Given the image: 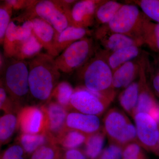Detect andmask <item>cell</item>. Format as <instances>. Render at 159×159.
Returning a JSON list of instances; mask_svg holds the SVG:
<instances>
[{"instance_id":"40","label":"cell","mask_w":159,"mask_h":159,"mask_svg":"<svg viewBox=\"0 0 159 159\" xmlns=\"http://www.w3.org/2000/svg\"><path fill=\"white\" fill-rule=\"evenodd\" d=\"M154 152L156 154L158 155L159 156V136L158 141L156 147L155 149Z\"/></svg>"},{"instance_id":"15","label":"cell","mask_w":159,"mask_h":159,"mask_svg":"<svg viewBox=\"0 0 159 159\" xmlns=\"http://www.w3.org/2000/svg\"><path fill=\"white\" fill-rule=\"evenodd\" d=\"M66 128L79 131L89 135L102 129L99 117L93 115L72 112L68 114Z\"/></svg>"},{"instance_id":"11","label":"cell","mask_w":159,"mask_h":159,"mask_svg":"<svg viewBox=\"0 0 159 159\" xmlns=\"http://www.w3.org/2000/svg\"><path fill=\"white\" fill-rule=\"evenodd\" d=\"M18 127L22 133L39 134L46 132V118L41 107L27 106L19 111Z\"/></svg>"},{"instance_id":"23","label":"cell","mask_w":159,"mask_h":159,"mask_svg":"<svg viewBox=\"0 0 159 159\" xmlns=\"http://www.w3.org/2000/svg\"><path fill=\"white\" fill-rule=\"evenodd\" d=\"M139 94V82H133L125 89L119 97L120 105L133 118L135 115Z\"/></svg>"},{"instance_id":"13","label":"cell","mask_w":159,"mask_h":159,"mask_svg":"<svg viewBox=\"0 0 159 159\" xmlns=\"http://www.w3.org/2000/svg\"><path fill=\"white\" fill-rule=\"evenodd\" d=\"M145 70V65L142 62L139 73V94L135 115L140 112L148 114L159 125V102L147 84Z\"/></svg>"},{"instance_id":"4","label":"cell","mask_w":159,"mask_h":159,"mask_svg":"<svg viewBox=\"0 0 159 159\" xmlns=\"http://www.w3.org/2000/svg\"><path fill=\"white\" fill-rule=\"evenodd\" d=\"M148 19L135 4L123 5L110 22L97 31L96 37L109 32L142 40L143 26Z\"/></svg>"},{"instance_id":"29","label":"cell","mask_w":159,"mask_h":159,"mask_svg":"<svg viewBox=\"0 0 159 159\" xmlns=\"http://www.w3.org/2000/svg\"><path fill=\"white\" fill-rule=\"evenodd\" d=\"M74 91L75 89L69 83L62 81L56 86L51 98H54L55 99L54 101L67 110L71 108V98Z\"/></svg>"},{"instance_id":"32","label":"cell","mask_w":159,"mask_h":159,"mask_svg":"<svg viewBox=\"0 0 159 159\" xmlns=\"http://www.w3.org/2000/svg\"><path fill=\"white\" fill-rule=\"evenodd\" d=\"M12 7L9 4L4 2L0 7V42L3 45L5 34L9 24L11 22L12 14Z\"/></svg>"},{"instance_id":"24","label":"cell","mask_w":159,"mask_h":159,"mask_svg":"<svg viewBox=\"0 0 159 159\" xmlns=\"http://www.w3.org/2000/svg\"><path fill=\"white\" fill-rule=\"evenodd\" d=\"M106 134L103 129L89 135L85 142V155L90 159H97L102 153L105 143Z\"/></svg>"},{"instance_id":"18","label":"cell","mask_w":159,"mask_h":159,"mask_svg":"<svg viewBox=\"0 0 159 159\" xmlns=\"http://www.w3.org/2000/svg\"><path fill=\"white\" fill-rule=\"evenodd\" d=\"M91 31L88 29L70 26L60 33L56 34L54 42V50L58 56L69 46L77 41L91 34Z\"/></svg>"},{"instance_id":"31","label":"cell","mask_w":159,"mask_h":159,"mask_svg":"<svg viewBox=\"0 0 159 159\" xmlns=\"http://www.w3.org/2000/svg\"><path fill=\"white\" fill-rule=\"evenodd\" d=\"M60 150L57 144L50 143L41 146L31 154L30 159H60Z\"/></svg>"},{"instance_id":"22","label":"cell","mask_w":159,"mask_h":159,"mask_svg":"<svg viewBox=\"0 0 159 159\" xmlns=\"http://www.w3.org/2000/svg\"><path fill=\"white\" fill-rule=\"evenodd\" d=\"M43 48L42 45L32 33L28 39L19 44L12 58L18 60H29L40 54Z\"/></svg>"},{"instance_id":"16","label":"cell","mask_w":159,"mask_h":159,"mask_svg":"<svg viewBox=\"0 0 159 159\" xmlns=\"http://www.w3.org/2000/svg\"><path fill=\"white\" fill-rule=\"evenodd\" d=\"M33 24L32 33L46 50L47 53L53 57H57L54 50V42L57 31L48 23L39 17L31 19Z\"/></svg>"},{"instance_id":"8","label":"cell","mask_w":159,"mask_h":159,"mask_svg":"<svg viewBox=\"0 0 159 159\" xmlns=\"http://www.w3.org/2000/svg\"><path fill=\"white\" fill-rule=\"evenodd\" d=\"M111 101L99 94L79 87L71 97V108L77 112L99 116L108 108Z\"/></svg>"},{"instance_id":"30","label":"cell","mask_w":159,"mask_h":159,"mask_svg":"<svg viewBox=\"0 0 159 159\" xmlns=\"http://www.w3.org/2000/svg\"><path fill=\"white\" fill-rule=\"evenodd\" d=\"M130 3L140 8L151 21L159 23V0H137Z\"/></svg>"},{"instance_id":"20","label":"cell","mask_w":159,"mask_h":159,"mask_svg":"<svg viewBox=\"0 0 159 159\" xmlns=\"http://www.w3.org/2000/svg\"><path fill=\"white\" fill-rule=\"evenodd\" d=\"M17 141L25 153L28 154H32L38 148L48 143L57 144L46 132L34 134L21 133Z\"/></svg>"},{"instance_id":"1","label":"cell","mask_w":159,"mask_h":159,"mask_svg":"<svg viewBox=\"0 0 159 159\" xmlns=\"http://www.w3.org/2000/svg\"><path fill=\"white\" fill-rule=\"evenodd\" d=\"M28 62L29 97L38 103L46 104L51 100L60 77L55 57L41 53Z\"/></svg>"},{"instance_id":"36","label":"cell","mask_w":159,"mask_h":159,"mask_svg":"<svg viewBox=\"0 0 159 159\" xmlns=\"http://www.w3.org/2000/svg\"><path fill=\"white\" fill-rule=\"evenodd\" d=\"M25 153L19 144H15L7 148L2 154L1 159H25Z\"/></svg>"},{"instance_id":"14","label":"cell","mask_w":159,"mask_h":159,"mask_svg":"<svg viewBox=\"0 0 159 159\" xmlns=\"http://www.w3.org/2000/svg\"><path fill=\"white\" fill-rule=\"evenodd\" d=\"M102 1H77L71 10V25L88 29L94 24L96 10Z\"/></svg>"},{"instance_id":"2","label":"cell","mask_w":159,"mask_h":159,"mask_svg":"<svg viewBox=\"0 0 159 159\" xmlns=\"http://www.w3.org/2000/svg\"><path fill=\"white\" fill-rule=\"evenodd\" d=\"M82 86L91 92L101 95L111 102L116 96L112 84L113 72L104 51H96L93 57L77 70Z\"/></svg>"},{"instance_id":"34","label":"cell","mask_w":159,"mask_h":159,"mask_svg":"<svg viewBox=\"0 0 159 159\" xmlns=\"http://www.w3.org/2000/svg\"><path fill=\"white\" fill-rule=\"evenodd\" d=\"M0 108L6 113H14L13 111H18L14 103L6 92L2 83L1 82L0 85Z\"/></svg>"},{"instance_id":"7","label":"cell","mask_w":159,"mask_h":159,"mask_svg":"<svg viewBox=\"0 0 159 159\" xmlns=\"http://www.w3.org/2000/svg\"><path fill=\"white\" fill-rule=\"evenodd\" d=\"M94 41L86 37L69 46L55 57V62L60 72L70 74L77 70L93 57L96 52Z\"/></svg>"},{"instance_id":"33","label":"cell","mask_w":159,"mask_h":159,"mask_svg":"<svg viewBox=\"0 0 159 159\" xmlns=\"http://www.w3.org/2000/svg\"><path fill=\"white\" fill-rule=\"evenodd\" d=\"M122 159H146L142 146L137 142H133L123 148Z\"/></svg>"},{"instance_id":"12","label":"cell","mask_w":159,"mask_h":159,"mask_svg":"<svg viewBox=\"0 0 159 159\" xmlns=\"http://www.w3.org/2000/svg\"><path fill=\"white\" fill-rule=\"evenodd\" d=\"M41 107L45 116L46 132L57 143V139L66 129V120L68 114L67 109L57 102L51 100Z\"/></svg>"},{"instance_id":"25","label":"cell","mask_w":159,"mask_h":159,"mask_svg":"<svg viewBox=\"0 0 159 159\" xmlns=\"http://www.w3.org/2000/svg\"><path fill=\"white\" fill-rule=\"evenodd\" d=\"M88 136V135L79 131L66 128L57 139V143L65 149H75L85 144Z\"/></svg>"},{"instance_id":"9","label":"cell","mask_w":159,"mask_h":159,"mask_svg":"<svg viewBox=\"0 0 159 159\" xmlns=\"http://www.w3.org/2000/svg\"><path fill=\"white\" fill-rule=\"evenodd\" d=\"M33 27L31 20L23 15L11 20L3 43L4 57L6 58L13 57L19 44L32 34Z\"/></svg>"},{"instance_id":"5","label":"cell","mask_w":159,"mask_h":159,"mask_svg":"<svg viewBox=\"0 0 159 159\" xmlns=\"http://www.w3.org/2000/svg\"><path fill=\"white\" fill-rule=\"evenodd\" d=\"M74 1H36L26 9L24 16L31 19L39 17L51 25L57 33L71 26V6Z\"/></svg>"},{"instance_id":"39","label":"cell","mask_w":159,"mask_h":159,"mask_svg":"<svg viewBox=\"0 0 159 159\" xmlns=\"http://www.w3.org/2000/svg\"><path fill=\"white\" fill-rule=\"evenodd\" d=\"M152 85L153 87L154 91L157 94V96L159 97V73L153 75L152 78Z\"/></svg>"},{"instance_id":"37","label":"cell","mask_w":159,"mask_h":159,"mask_svg":"<svg viewBox=\"0 0 159 159\" xmlns=\"http://www.w3.org/2000/svg\"><path fill=\"white\" fill-rule=\"evenodd\" d=\"M36 1H19V0H8L5 2L12 7V9L19 10L21 9H29L33 6Z\"/></svg>"},{"instance_id":"3","label":"cell","mask_w":159,"mask_h":159,"mask_svg":"<svg viewBox=\"0 0 159 159\" xmlns=\"http://www.w3.org/2000/svg\"><path fill=\"white\" fill-rule=\"evenodd\" d=\"M6 58L1 71L2 75L1 82L19 111L22 104L29 97V64L26 61Z\"/></svg>"},{"instance_id":"26","label":"cell","mask_w":159,"mask_h":159,"mask_svg":"<svg viewBox=\"0 0 159 159\" xmlns=\"http://www.w3.org/2000/svg\"><path fill=\"white\" fill-rule=\"evenodd\" d=\"M142 39L143 44H146L159 55V23L148 19L143 26Z\"/></svg>"},{"instance_id":"38","label":"cell","mask_w":159,"mask_h":159,"mask_svg":"<svg viewBox=\"0 0 159 159\" xmlns=\"http://www.w3.org/2000/svg\"><path fill=\"white\" fill-rule=\"evenodd\" d=\"M65 159H87L83 152L78 149H69L66 152Z\"/></svg>"},{"instance_id":"27","label":"cell","mask_w":159,"mask_h":159,"mask_svg":"<svg viewBox=\"0 0 159 159\" xmlns=\"http://www.w3.org/2000/svg\"><path fill=\"white\" fill-rule=\"evenodd\" d=\"M122 5L116 1H102L96 10L95 20L100 25H107Z\"/></svg>"},{"instance_id":"17","label":"cell","mask_w":159,"mask_h":159,"mask_svg":"<svg viewBox=\"0 0 159 159\" xmlns=\"http://www.w3.org/2000/svg\"><path fill=\"white\" fill-rule=\"evenodd\" d=\"M97 38L100 41L104 51L107 54H110L131 46L140 47L143 44L142 40L119 33L108 32L99 35Z\"/></svg>"},{"instance_id":"21","label":"cell","mask_w":159,"mask_h":159,"mask_svg":"<svg viewBox=\"0 0 159 159\" xmlns=\"http://www.w3.org/2000/svg\"><path fill=\"white\" fill-rule=\"evenodd\" d=\"M140 54V47L133 46L107 54V59L113 72L125 63L132 61Z\"/></svg>"},{"instance_id":"10","label":"cell","mask_w":159,"mask_h":159,"mask_svg":"<svg viewBox=\"0 0 159 159\" xmlns=\"http://www.w3.org/2000/svg\"><path fill=\"white\" fill-rule=\"evenodd\" d=\"M139 145L154 152L159 136V125L148 114L138 113L134 118Z\"/></svg>"},{"instance_id":"19","label":"cell","mask_w":159,"mask_h":159,"mask_svg":"<svg viewBox=\"0 0 159 159\" xmlns=\"http://www.w3.org/2000/svg\"><path fill=\"white\" fill-rule=\"evenodd\" d=\"M141 64L134 61L125 63L115 70L113 73L112 84L114 88H126L133 82L140 73Z\"/></svg>"},{"instance_id":"28","label":"cell","mask_w":159,"mask_h":159,"mask_svg":"<svg viewBox=\"0 0 159 159\" xmlns=\"http://www.w3.org/2000/svg\"><path fill=\"white\" fill-rule=\"evenodd\" d=\"M18 127L17 116L14 113H5L0 119V141L1 145L6 144L12 138Z\"/></svg>"},{"instance_id":"6","label":"cell","mask_w":159,"mask_h":159,"mask_svg":"<svg viewBox=\"0 0 159 159\" xmlns=\"http://www.w3.org/2000/svg\"><path fill=\"white\" fill-rule=\"evenodd\" d=\"M103 129L111 143L123 148L129 143H139L135 126L120 110L116 108L109 110L103 119Z\"/></svg>"},{"instance_id":"35","label":"cell","mask_w":159,"mask_h":159,"mask_svg":"<svg viewBox=\"0 0 159 159\" xmlns=\"http://www.w3.org/2000/svg\"><path fill=\"white\" fill-rule=\"evenodd\" d=\"M123 148L116 144L111 143L102 150L99 159H122Z\"/></svg>"},{"instance_id":"41","label":"cell","mask_w":159,"mask_h":159,"mask_svg":"<svg viewBox=\"0 0 159 159\" xmlns=\"http://www.w3.org/2000/svg\"><path fill=\"white\" fill-rule=\"evenodd\" d=\"M158 67H159V71L158 72L159 73V57L158 58Z\"/></svg>"}]
</instances>
